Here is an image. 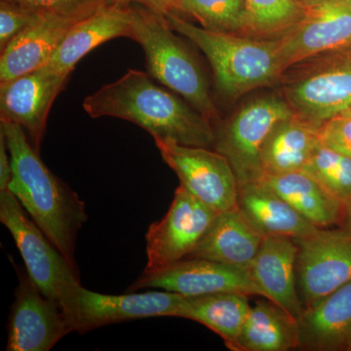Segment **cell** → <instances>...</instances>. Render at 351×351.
<instances>
[{
  "mask_svg": "<svg viewBox=\"0 0 351 351\" xmlns=\"http://www.w3.org/2000/svg\"><path fill=\"white\" fill-rule=\"evenodd\" d=\"M113 2L123 5L138 4L165 16L169 13H178V0H113Z\"/></svg>",
  "mask_w": 351,
  "mask_h": 351,
  "instance_id": "33",
  "label": "cell"
},
{
  "mask_svg": "<svg viewBox=\"0 0 351 351\" xmlns=\"http://www.w3.org/2000/svg\"><path fill=\"white\" fill-rule=\"evenodd\" d=\"M218 213L179 186L167 213L152 223L145 234V270L162 269L188 258Z\"/></svg>",
  "mask_w": 351,
  "mask_h": 351,
  "instance_id": "12",
  "label": "cell"
},
{
  "mask_svg": "<svg viewBox=\"0 0 351 351\" xmlns=\"http://www.w3.org/2000/svg\"><path fill=\"white\" fill-rule=\"evenodd\" d=\"M350 350H351V345H350Z\"/></svg>",
  "mask_w": 351,
  "mask_h": 351,
  "instance_id": "37",
  "label": "cell"
},
{
  "mask_svg": "<svg viewBox=\"0 0 351 351\" xmlns=\"http://www.w3.org/2000/svg\"><path fill=\"white\" fill-rule=\"evenodd\" d=\"M161 289L186 297L237 293L261 295L262 289L254 281L250 269L205 258H186L168 267L144 270L129 292L142 289Z\"/></svg>",
  "mask_w": 351,
  "mask_h": 351,
  "instance_id": "11",
  "label": "cell"
},
{
  "mask_svg": "<svg viewBox=\"0 0 351 351\" xmlns=\"http://www.w3.org/2000/svg\"><path fill=\"white\" fill-rule=\"evenodd\" d=\"M299 346L297 318L267 300L250 307L234 351H288Z\"/></svg>",
  "mask_w": 351,
  "mask_h": 351,
  "instance_id": "24",
  "label": "cell"
},
{
  "mask_svg": "<svg viewBox=\"0 0 351 351\" xmlns=\"http://www.w3.org/2000/svg\"><path fill=\"white\" fill-rule=\"evenodd\" d=\"M285 99L267 96L245 105L232 119L215 130V151L226 157L239 186L258 182L263 173V143L280 120L293 114Z\"/></svg>",
  "mask_w": 351,
  "mask_h": 351,
  "instance_id": "7",
  "label": "cell"
},
{
  "mask_svg": "<svg viewBox=\"0 0 351 351\" xmlns=\"http://www.w3.org/2000/svg\"><path fill=\"white\" fill-rule=\"evenodd\" d=\"M133 21L129 38L140 44L152 80L182 96L210 121L219 117L209 83L197 60L175 34L163 14L131 4Z\"/></svg>",
  "mask_w": 351,
  "mask_h": 351,
  "instance_id": "4",
  "label": "cell"
},
{
  "mask_svg": "<svg viewBox=\"0 0 351 351\" xmlns=\"http://www.w3.org/2000/svg\"><path fill=\"white\" fill-rule=\"evenodd\" d=\"M0 131L5 138L12 164L8 191L78 271L76 239L87 221L84 202L48 169L22 127L0 120Z\"/></svg>",
  "mask_w": 351,
  "mask_h": 351,
  "instance_id": "2",
  "label": "cell"
},
{
  "mask_svg": "<svg viewBox=\"0 0 351 351\" xmlns=\"http://www.w3.org/2000/svg\"><path fill=\"white\" fill-rule=\"evenodd\" d=\"M178 13L191 16L209 31L248 36L246 0H178Z\"/></svg>",
  "mask_w": 351,
  "mask_h": 351,
  "instance_id": "26",
  "label": "cell"
},
{
  "mask_svg": "<svg viewBox=\"0 0 351 351\" xmlns=\"http://www.w3.org/2000/svg\"><path fill=\"white\" fill-rule=\"evenodd\" d=\"M69 75L47 64L32 73L0 82V120L22 127L38 152L51 108L66 86Z\"/></svg>",
  "mask_w": 351,
  "mask_h": 351,
  "instance_id": "15",
  "label": "cell"
},
{
  "mask_svg": "<svg viewBox=\"0 0 351 351\" xmlns=\"http://www.w3.org/2000/svg\"><path fill=\"white\" fill-rule=\"evenodd\" d=\"M278 43L283 75L311 58L351 47V0H325L306 7Z\"/></svg>",
  "mask_w": 351,
  "mask_h": 351,
  "instance_id": "13",
  "label": "cell"
},
{
  "mask_svg": "<svg viewBox=\"0 0 351 351\" xmlns=\"http://www.w3.org/2000/svg\"><path fill=\"white\" fill-rule=\"evenodd\" d=\"M265 235L239 207L219 212L188 258H205L249 269Z\"/></svg>",
  "mask_w": 351,
  "mask_h": 351,
  "instance_id": "20",
  "label": "cell"
},
{
  "mask_svg": "<svg viewBox=\"0 0 351 351\" xmlns=\"http://www.w3.org/2000/svg\"><path fill=\"white\" fill-rule=\"evenodd\" d=\"M306 7L316 5V4L321 3L325 0H299Z\"/></svg>",
  "mask_w": 351,
  "mask_h": 351,
  "instance_id": "35",
  "label": "cell"
},
{
  "mask_svg": "<svg viewBox=\"0 0 351 351\" xmlns=\"http://www.w3.org/2000/svg\"><path fill=\"white\" fill-rule=\"evenodd\" d=\"M248 295L237 293L184 297L177 317L195 321L212 330L234 350L244 321L250 311Z\"/></svg>",
  "mask_w": 351,
  "mask_h": 351,
  "instance_id": "25",
  "label": "cell"
},
{
  "mask_svg": "<svg viewBox=\"0 0 351 351\" xmlns=\"http://www.w3.org/2000/svg\"><path fill=\"white\" fill-rule=\"evenodd\" d=\"M248 36L276 39L302 19L306 7L299 0H246Z\"/></svg>",
  "mask_w": 351,
  "mask_h": 351,
  "instance_id": "27",
  "label": "cell"
},
{
  "mask_svg": "<svg viewBox=\"0 0 351 351\" xmlns=\"http://www.w3.org/2000/svg\"><path fill=\"white\" fill-rule=\"evenodd\" d=\"M302 170L308 173L335 197L351 199V158L319 145Z\"/></svg>",
  "mask_w": 351,
  "mask_h": 351,
  "instance_id": "28",
  "label": "cell"
},
{
  "mask_svg": "<svg viewBox=\"0 0 351 351\" xmlns=\"http://www.w3.org/2000/svg\"><path fill=\"white\" fill-rule=\"evenodd\" d=\"M320 144L351 158V117L338 114L317 128Z\"/></svg>",
  "mask_w": 351,
  "mask_h": 351,
  "instance_id": "31",
  "label": "cell"
},
{
  "mask_svg": "<svg viewBox=\"0 0 351 351\" xmlns=\"http://www.w3.org/2000/svg\"><path fill=\"white\" fill-rule=\"evenodd\" d=\"M295 242V278L304 308L351 282V237L343 228H319Z\"/></svg>",
  "mask_w": 351,
  "mask_h": 351,
  "instance_id": "10",
  "label": "cell"
},
{
  "mask_svg": "<svg viewBox=\"0 0 351 351\" xmlns=\"http://www.w3.org/2000/svg\"><path fill=\"white\" fill-rule=\"evenodd\" d=\"M319 145L317 128L293 113L280 120L263 143V176L302 170Z\"/></svg>",
  "mask_w": 351,
  "mask_h": 351,
  "instance_id": "23",
  "label": "cell"
},
{
  "mask_svg": "<svg viewBox=\"0 0 351 351\" xmlns=\"http://www.w3.org/2000/svg\"><path fill=\"white\" fill-rule=\"evenodd\" d=\"M283 75L284 99L293 112L318 128L351 105V47L292 66Z\"/></svg>",
  "mask_w": 351,
  "mask_h": 351,
  "instance_id": "5",
  "label": "cell"
},
{
  "mask_svg": "<svg viewBox=\"0 0 351 351\" xmlns=\"http://www.w3.org/2000/svg\"><path fill=\"white\" fill-rule=\"evenodd\" d=\"M298 324L300 350H350L351 282L304 307Z\"/></svg>",
  "mask_w": 351,
  "mask_h": 351,
  "instance_id": "19",
  "label": "cell"
},
{
  "mask_svg": "<svg viewBox=\"0 0 351 351\" xmlns=\"http://www.w3.org/2000/svg\"><path fill=\"white\" fill-rule=\"evenodd\" d=\"M166 18L176 32L186 36L204 53L213 69L217 90L223 96L237 99L282 77L278 38L209 31L191 24L177 13H169Z\"/></svg>",
  "mask_w": 351,
  "mask_h": 351,
  "instance_id": "3",
  "label": "cell"
},
{
  "mask_svg": "<svg viewBox=\"0 0 351 351\" xmlns=\"http://www.w3.org/2000/svg\"><path fill=\"white\" fill-rule=\"evenodd\" d=\"M71 332L61 302L46 297L27 272L20 270L9 314L6 350L49 351Z\"/></svg>",
  "mask_w": 351,
  "mask_h": 351,
  "instance_id": "14",
  "label": "cell"
},
{
  "mask_svg": "<svg viewBox=\"0 0 351 351\" xmlns=\"http://www.w3.org/2000/svg\"><path fill=\"white\" fill-rule=\"evenodd\" d=\"M298 249L294 239L265 237L249 267L265 300L274 302L297 319L304 311L295 278Z\"/></svg>",
  "mask_w": 351,
  "mask_h": 351,
  "instance_id": "17",
  "label": "cell"
},
{
  "mask_svg": "<svg viewBox=\"0 0 351 351\" xmlns=\"http://www.w3.org/2000/svg\"><path fill=\"white\" fill-rule=\"evenodd\" d=\"M341 225V228L351 237V199L345 203V214Z\"/></svg>",
  "mask_w": 351,
  "mask_h": 351,
  "instance_id": "34",
  "label": "cell"
},
{
  "mask_svg": "<svg viewBox=\"0 0 351 351\" xmlns=\"http://www.w3.org/2000/svg\"><path fill=\"white\" fill-rule=\"evenodd\" d=\"M41 14H60L87 18L112 3L113 0H7Z\"/></svg>",
  "mask_w": 351,
  "mask_h": 351,
  "instance_id": "29",
  "label": "cell"
},
{
  "mask_svg": "<svg viewBox=\"0 0 351 351\" xmlns=\"http://www.w3.org/2000/svg\"><path fill=\"white\" fill-rule=\"evenodd\" d=\"M316 228L341 223L345 203L304 170L265 175L260 180Z\"/></svg>",
  "mask_w": 351,
  "mask_h": 351,
  "instance_id": "22",
  "label": "cell"
},
{
  "mask_svg": "<svg viewBox=\"0 0 351 351\" xmlns=\"http://www.w3.org/2000/svg\"><path fill=\"white\" fill-rule=\"evenodd\" d=\"M154 140L164 162L179 178L180 186L191 195L217 212L237 207L239 182L226 156L208 147Z\"/></svg>",
  "mask_w": 351,
  "mask_h": 351,
  "instance_id": "9",
  "label": "cell"
},
{
  "mask_svg": "<svg viewBox=\"0 0 351 351\" xmlns=\"http://www.w3.org/2000/svg\"><path fill=\"white\" fill-rule=\"evenodd\" d=\"M7 147L5 138L0 131V191H8L9 184L12 180V164L10 154Z\"/></svg>",
  "mask_w": 351,
  "mask_h": 351,
  "instance_id": "32",
  "label": "cell"
},
{
  "mask_svg": "<svg viewBox=\"0 0 351 351\" xmlns=\"http://www.w3.org/2000/svg\"><path fill=\"white\" fill-rule=\"evenodd\" d=\"M186 295L169 291L107 295L76 286L62 302L73 331L78 334L126 321L177 317Z\"/></svg>",
  "mask_w": 351,
  "mask_h": 351,
  "instance_id": "8",
  "label": "cell"
},
{
  "mask_svg": "<svg viewBox=\"0 0 351 351\" xmlns=\"http://www.w3.org/2000/svg\"><path fill=\"white\" fill-rule=\"evenodd\" d=\"M85 18L43 14L1 51L0 82L32 73L49 63L71 27Z\"/></svg>",
  "mask_w": 351,
  "mask_h": 351,
  "instance_id": "16",
  "label": "cell"
},
{
  "mask_svg": "<svg viewBox=\"0 0 351 351\" xmlns=\"http://www.w3.org/2000/svg\"><path fill=\"white\" fill-rule=\"evenodd\" d=\"M132 21L131 4L112 2L103 7L71 27L48 64L60 73L71 75L78 62L101 44L117 38H129Z\"/></svg>",
  "mask_w": 351,
  "mask_h": 351,
  "instance_id": "18",
  "label": "cell"
},
{
  "mask_svg": "<svg viewBox=\"0 0 351 351\" xmlns=\"http://www.w3.org/2000/svg\"><path fill=\"white\" fill-rule=\"evenodd\" d=\"M40 16L14 2L0 0V51Z\"/></svg>",
  "mask_w": 351,
  "mask_h": 351,
  "instance_id": "30",
  "label": "cell"
},
{
  "mask_svg": "<svg viewBox=\"0 0 351 351\" xmlns=\"http://www.w3.org/2000/svg\"><path fill=\"white\" fill-rule=\"evenodd\" d=\"M237 207L265 237L297 240L319 230L261 181L239 186Z\"/></svg>",
  "mask_w": 351,
  "mask_h": 351,
  "instance_id": "21",
  "label": "cell"
},
{
  "mask_svg": "<svg viewBox=\"0 0 351 351\" xmlns=\"http://www.w3.org/2000/svg\"><path fill=\"white\" fill-rule=\"evenodd\" d=\"M82 106L92 119L127 120L154 138L189 147H214L211 121L169 90L156 84L149 73L138 69H129L117 82L86 97Z\"/></svg>",
  "mask_w": 351,
  "mask_h": 351,
  "instance_id": "1",
  "label": "cell"
},
{
  "mask_svg": "<svg viewBox=\"0 0 351 351\" xmlns=\"http://www.w3.org/2000/svg\"><path fill=\"white\" fill-rule=\"evenodd\" d=\"M0 221L12 235L27 274L46 297L62 304L82 284L80 271L71 267L10 191H0Z\"/></svg>",
  "mask_w": 351,
  "mask_h": 351,
  "instance_id": "6",
  "label": "cell"
},
{
  "mask_svg": "<svg viewBox=\"0 0 351 351\" xmlns=\"http://www.w3.org/2000/svg\"><path fill=\"white\" fill-rule=\"evenodd\" d=\"M341 114L345 115V117H351V105L350 106V107L346 108V110H343V112H341Z\"/></svg>",
  "mask_w": 351,
  "mask_h": 351,
  "instance_id": "36",
  "label": "cell"
}]
</instances>
